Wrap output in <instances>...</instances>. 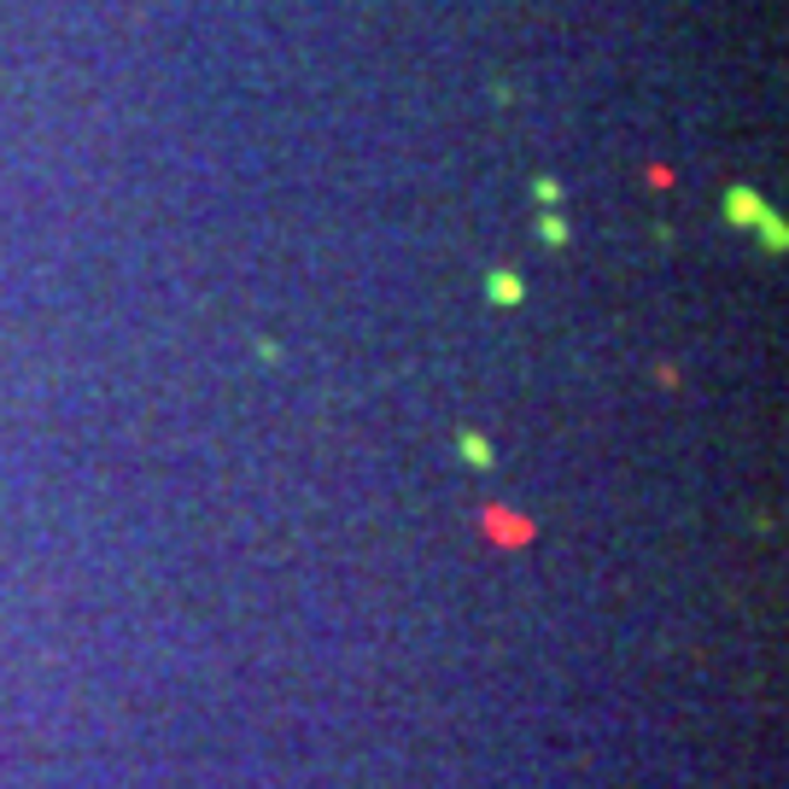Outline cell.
<instances>
[{
	"label": "cell",
	"instance_id": "cell-2",
	"mask_svg": "<svg viewBox=\"0 0 789 789\" xmlns=\"http://www.w3.org/2000/svg\"><path fill=\"white\" fill-rule=\"evenodd\" d=\"M491 299H497V304H515V299H521V281L497 269V276H491Z\"/></svg>",
	"mask_w": 789,
	"mask_h": 789
},
{
	"label": "cell",
	"instance_id": "cell-3",
	"mask_svg": "<svg viewBox=\"0 0 789 789\" xmlns=\"http://www.w3.org/2000/svg\"><path fill=\"white\" fill-rule=\"evenodd\" d=\"M463 450L474 456V463H491V445H480V439H463Z\"/></svg>",
	"mask_w": 789,
	"mask_h": 789
},
{
	"label": "cell",
	"instance_id": "cell-1",
	"mask_svg": "<svg viewBox=\"0 0 789 789\" xmlns=\"http://www.w3.org/2000/svg\"><path fill=\"white\" fill-rule=\"evenodd\" d=\"M725 211H731V222H749V217L760 222V217H766V211H760V199H755L749 188H737V194H731V205H725Z\"/></svg>",
	"mask_w": 789,
	"mask_h": 789
}]
</instances>
